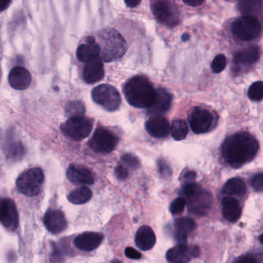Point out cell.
I'll return each instance as SVG.
<instances>
[{
	"label": "cell",
	"instance_id": "cell-3",
	"mask_svg": "<svg viewBox=\"0 0 263 263\" xmlns=\"http://www.w3.org/2000/svg\"><path fill=\"white\" fill-rule=\"evenodd\" d=\"M100 58L106 63L117 61L124 57L127 50V42L124 36L113 28L101 30L98 35Z\"/></svg>",
	"mask_w": 263,
	"mask_h": 263
},
{
	"label": "cell",
	"instance_id": "cell-7",
	"mask_svg": "<svg viewBox=\"0 0 263 263\" xmlns=\"http://www.w3.org/2000/svg\"><path fill=\"white\" fill-rule=\"evenodd\" d=\"M93 128L91 120L83 115L70 117L61 125V130L65 136L80 141L87 138Z\"/></svg>",
	"mask_w": 263,
	"mask_h": 263
},
{
	"label": "cell",
	"instance_id": "cell-1",
	"mask_svg": "<svg viewBox=\"0 0 263 263\" xmlns=\"http://www.w3.org/2000/svg\"><path fill=\"white\" fill-rule=\"evenodd\" d=\"M259 144L255 137L248 132H239L226 138L221 147L224 161L238 168L250 162L258 154Z\"/></svg>",
	"mask_w": 263,
	"mask_h": 263
},
{
	"label": "cell",
	"instance_id": "cell-18",
	"mask_svg": "<svg viewBox=\"0 0 263 263\" xmlns=\"http://www.w3.org/2000/svg\"><path fill=\"white\" fill-rule=\"evenodd\" d=\"M104 239V235L98 232H84L76 237L75 246L86 252H90L99 247Z\"/></svg>",
	"mask_w": 263,
	"mask_h": 263
},
{
	"label": "cell",
	"instance_id": "cell-2",
	"mask_svg": "<svg viewBox=\"0 0 263 263\" xmlns=\"http://www.w3.org/2000/svg\"><path fill=\"white\" fill-rule=\"evenodd\" d=\"M127 102L137 108H148L155 99L156 90L144 76H136L127 81L124 87Z\"/></svg>",
	"mask_w": 263,
	"mask_h": 263
},
{
	"label": "cell",
	"instance_id": "cell-4",
	"mask_svg": "<svg viewBox=\"0 0 263 263\" xmlns=\"http://www.w3.org/2000/svg\"><path fill=\"white\" fill-rule=\"evenodd\" d=\"M181 195L185 200L191 213L203 216L210 210L212 203V195L194 181L185 183L181 190Z\"/></svg>",
	"mask_w": 263,
	"mask_h": 263
},
{
	"label": "cell",
	"instance_id": "cell-19",
	"mask_svg": "<svg viewBox=\"0 0 263 263\" xmlns=\"http://www.w3.org/2000/svg\"><path fill=\"white\" fill-rule=\"evenodd\" d=\"M44 224L49 232L59 234L67 228V223L64 214L60 210H49L44 216Z\"/></svg>",
	"mask_w": 263,
	"mask_h": 263
},
{
	"label": "cell",
	"instance_id": "cell-5",
	"mask_svg": "<svg viewBox=\"0 0 263 263\" xmlns=\"http://www.w3.org/2000/svg\"><path fill=\"white\" fill-rule=\"evenodd\" d=\"M232 31L241 41H251L261 34V26L255 16L245 15L234 21Z\"/></svg>",
	"mask_w": 263,
	"mask_h": 263
},
{
	"label": "cell",
	"instance_id": "cell-44",
	"mask_svg": "<svg viewBox=\"0 0 263 263\" xmlns=\"http://www.w3.org/2000/svg\"><path fill=\"white\" fill-rule=\"evenodd\" d=\"M12 0H0V12L4 11L10 5Z\"/></svg>",
	"mask_w": 263,
	"mask_h": 263
},
{
	"label": "cell",
	"instance_id": "cell-41",
	"mask_svg": "<svg viewBox=\"0 0 263 263\" xmlns=\"http://www.w3.org/2000/svg\"><path fill=\"white\" fill-rule=\"evenodd\" d=\"M196 178V173L193 171H189L184 175V180L185 183L193 182Z\"/></svg>",
	"mask_w": 263,
	"mask_h": 263
},
{
	"label": "cell",
	"instance_id": "cell-21",
	"mask_svg": "<svg viewBox=\"0 0 263 263\" xmlns=\"http://www.w3.org/2000/svg\"><path fill=\"white\" fill-rule=\"evenodd\" d=\"M9 83L13 88L24 90L28 88L31 84L30 72L23 67H15L9 74Z\"/></svg>",
	"mask_w": 263,
	"mask_h": 263
},
{
	"label": "cell",
	"instance_id": "cell-17",
	"mask_svg": "<svg viewBox=\"0 0 263 263\" xmlns=\"http://www.w3.org/2000/svg\"><path fill=\"white\" fill-rule=\"evenodd\" d=\"M67 177L77 184L90 185L95 183V175L90 169L79 165H70L67 171Z\"/></svg>",
	"mask_w": 263,
	"mask_h": 263
},
{
	"label": "cell",
	"instance_id": "cell-37",
	"mask_svg": "<svg viewBox=\"0 0 263 263\" xmlns=\"http://www.w3.org/2000/svg\"><path fill=\"white\" fill-rule=\"evenodd\" d=\"M158 167L160 174L163 177H169L172 175V167L164 160H159L158 161Z\"/></svg>",
	"mask_w": 263,
	"mask_h": 263
},
{
	"label": "cell",
	"instance_id": "cell-43",
	"mask_svg": "<svg viewBox=\"0 0 263 263\" xmlns=\"http://www.w3.org/2000/svg\"><path fill=\"white\" fill-rule=\"evenodd\" d=\"M126 5L130 8L138 7L141 4V0H124Z\"/></svg>",
	"mask_w": 263,
	"mask_h": 263
},
{
	"label": "cell",
	"instance_id": "cell-40",
	"mask_svg": "<svg viewBox=\"0 0 263 263\" xmlns=\"http://www.w3.org/2000/svg\"><path fill=\"white\" fill-rule=\"evenodd\" d=\"M235 261H238V262L240 263H255L258 261V260L255 257L252 256V255H249L241 257V258L235 260Z\"/></svg>",
	"mask_w": 263,
	"mask_h": 263
},
{
	"label": "cell",
	"instance_id": "cell-25",
	"mask_svg": "<svg viewBox=\"0 0 263 263\" xmlns=\"http://www.w3.org/2000/svg\"><path fill=\"white\" fill-rule=\"evenodd\" d=\"M260 50L258 47H248L234 55V62L239 65L250 66L259 59Z\"/></svg>",
	"mask_w": 263,
	"mask_h": 263
},
{
	"label": "cell",
	"instance_id": "cell-28",
	"mask_svg": "<svg viewBox=\"0 0 263 263\" xmlns=\"http://www.w3.org/2000/svg\"><path fill=\"white\" fill-rule=\"evenodd\" d=\"M171 135L175 141H182L187 137L189 127L183 120H175L170 127Z\"/></svg>",
	"mask_w": 263,
	"mask_h": 263
},
{
	"label": "cell",
	"instance_id": "cell-13",
	"mask_svg": "<svg viewBox=\"0 0 263 263\" xmlns=\"http://www.w3.org/2000/svg\"><path fill=\"white\" fill-rule=\"evenodd\" d=\"M199 254L200 249L197 246L178 244L167 251L166 258L169 262H189L192 258H197Z\"/></svg>",
	"mask_w": 263,
	"mask_h": 263
},
{
	"label": "cell",
	"instance_id": "cell-6",
	"mask_svg": "<svg viewBox=\"0 0 263 263\" xmlns=\"http://www.w3.org/2000/svg\"><path fill=\"white\" fill-rule=\"evenodd\" d=\"M44 180V172L41 168L29 169L18 177L16 187L23 195L29 197L36 196L40 193Z\"/></svg>",
	"mask_w": 263,
	"mask_h": 263
},
{
	"label": "cell",
	"instance_id": "cell-26",
	"mask_svg": "<svg viewBox=\"0 0 263 263\" xmlns=\"http://www.w3.org/2000/svg\"><path fill=\"white\" fill-rule=\"evenodd\" d=\"M246 192V183L239 178H231L223 187V193L226 195L242 196Z\"/></svg>",
	"mask_w": 263,
	"mask_h": 263
},
{
	"label": "cell",
	"instance_id": "cell-42",
	"mask_svg": "<svg viewBox=\"0 0 263 263\" xmlns=\"http://www.w3.org/2000/svg\"><path fill=\"white\" fill-rule=\"evenodd\" d=\"M184 4H187V6L190 7H198L201 5L204 2V0H182Z\"/></svg>",
	"mask_w": 263,
	"mask_h": 263
},
{
	"label": "cell",
	"instance_id": "cell-27",
	"mask_svg": "<svg viewBox=\"0 0 263 263\" xmlns=\"http://www.w3.org/2000/svg\"><path fill=\"white\" fill-rule=\"evenodd\" d=\"M92 195L93 193L91 190L86 186H83L70 192L68 195V200L70 202L75 204H85L91 199Z\"/></svg>",
	"mask_w": 263,
	"mask_h": 263
},
{
	"label": "cell",
	"instance_id": "cell-8",
	"mask_svg": "<svg viewBox=\"0 0 263 263\" xmlns=\"http://www.w3.org/2000/svg\"><path fill=\"white\" fill-rule=\"evenodd\" d=\"M92 98L95 103L108 111H115L121 104L119 92L109 84H101L95 87L92 91Z\"/></svg>",
	"mask_w": 263,
	"mask_h": 263
},
{
	"label": "cell",
	"instance_id": "cell-31",
	"mask_svg": "<svg viewBox=\"0 0 263 263\" xmlns=\"http://www.w3.org/2000/svg\"><path fill=\"white\" fill-rule=\"evenodd\" d=\"M66 112L68 116H80L85 113V107L81 101H71L67 104Z\"/></svg>",
	"mask_w": 263,
	"mask_h": 263
},
{
	"label": "cell",
	"instance_id": "cell-29",
	"mask_svg": "<svg viewBox=\"0 0 263 263\" xmlns=\"http://www.w3.org/2000/svg\"><path fill=\"white\" fill-rule=\"evenodd\" d=\"M239 9L245 15L253 16L259 13L261 9V0H240Z\"/></svg>",
	"mask_w": 263,
	"mask_h": 263
},
{
	"label": "cell",
	"instance_id": "cell-36",
	"mask_svg": "<svg viewBox=\"0 0 263 263\" xmlns=\"http://www.w3.org/2000/svg\"><path fill=\"white\" fill-rule=\"evenodd\" d=\"M251 185L255 192H261L262 191V173L256 174L252 177Z\"/></svg>",
	"mask_w": 263,
	"mask_h": 263
},
{
	"label": "cell",
	"instance_id": "cell-23",
	"mask_svg": "<svg viewBox=\"0 0 263 263\" xmlns=\"http://www.w3.org/2000/svg\"><path fill=\"white\" fill-rule=\"evenodd\" d=\"M222 215L229 222H235L239 219L241 214V206L239 201L233 197H224L221 201Z\"/></svg>",
	"mask_w": 263,
	"mask_h": 263
},
{
	"label": "cell",
	"instance_id": "cell-20",
	"mask_svg": "<svg viewBox=\"0 0 263 263\" xmlns=\"http://www.w3.org/2000/svg\"><path fill=\"white\" fill-rule=\"evenodd\" d=\"M104 69L102 61L98 58L93 61L86 63L83 70V78L89 84H95L104 78Z\"/></svg>",
	"mask_w": 263,
	"mask_h": 263
},
{
	"label": "cell",
	"instance_id": "cell-14",
	"mask_svg": "<svg viewBox=\"0 0 263 263\" xmlns=\"http://www.w3.org/2000/svg\"><path fill=\"white\" fill-rule=\"evenodd\" d=\"M170 127L168 121L161 115H153L145 124L147 133L156 138L167 137L170 134Z\"/></svg>",
	"mask_w": 263,
	"mask_h": 263
},
{
	"label": "cell",
	"instance_id": "cell-11",
	"mask_svg": "<svg viewBox=\"0 0 263 263\" xmlns=\"http://www.w3.org/2000/svg\"><path fill=\"white\" fill-rule=\"evenodd\" d=\"M214 122V115L209 110L201 107H195L189 116L191 128L197 135L209 132L213 127Z\"/></svg>",
	"mask_w": 263,
	"mask_h": 263
},
{
	"label": "cell",
	"instance_id": "cell-9",
	"mask_svg": "<svg viewBox=\"0 0 263 263\" xmlns=\"http://www.w3.org/2000/svg\"><path fill=\"white\" fill-rule=\"evenodd\" d=\"M152 10L154 16L164 25L172 27L179 24V12L171 0H156L152 4Z\"/></svg>",
	"mask_w": 263,
	"mask_h": 263
},
{
	"label": "cell",
	"instance_id": "cell-10",
	"mask_svg": "<svg viewBox=\"0 0 263 263\" xmlns=\"http://www.w3.org/2000/svg\"><path fill=\"white\" fill-rule=\"evenodd\" d=\"M118 138L108 129L99 127L95 130L93 137L89 141L90 148L99 154H109L113 152L118 145Z\"/></svg>",
	"mask_w": 263,
	"mask_h": 263
},
{
	"label": "cell",
	"instance_id": "cell-32",
	"mask_svg": "<svg viewBox=\"0 0 263 263\" xmlns=\"http://www.w3.org/2000/svg\"><path fill=\"white\" fill-rule=\"evenodd\" d=\"M226 64H227V61L224 55H217L212 63V71L215 73H221L226 68Z\"/></svg>",
	"mask_w": 263,
	"mask_h": 263
},
{
	"label": "cell",
	"instance_id": "cell-39",
	"mask_svg": "<svg viewBox=\"0 0 263 263\" xmlns=\"http://www.w3.org/2000/svg\"><path fill=\"white\" fill-rule=\"evenodd\" d=\"M124 253L127 258H132V259L137 260L141 258V254L132 247L126 248Z\"/></svg>",
	"mask_w": 263,
	"mask_h": 263
},
{
	"label": "cell",
	"instance_id": "cell-16",
	"mask_svg": "<svg viewBox=\"0 0 263 263\" xmlns=\"http://www.w3.org/2000/svg\"><path fill=\"white\" fill-rule=\"evenodd\" d=\"M172 97L163 88L156 90V96L153 104L148 107L147 113L151 115H161L166 113L172 105Z\"/></svg>",
	"mask_w": 263,
	"mask_h": 263
},
{
	"label": "cell",
	"instance_id": "cell-34",
	"mask_svg": "<svg viewBox=\"0 0 263 263\" xmlns=\"http://www.w3.org/2000/svg\"><path fill=\"white\" fill-rule=\"evenodd\" d=\"M123 164L132 169H137L139 167L140 162L138 158L130 154H125L121 157Z\"/></svg>",
	"mask_w": 263,
	"mask_h": 263
},
{
	"label": "cell",
	"instance_id": "cell-24",
	"mask_svg": "<svg viewBox=\"0 0 263 263\" xmlns=\"http://www.w3.org/2000/svg\"><path fill=\"white\" fill-rule=\"evenodd\" d=\"M135 243L141 250L152 249L156 243V236L153 229L147 226H141L135 235Z\"/></svg>",
	"mask_w": 263,
	"mask_h": 263
},
{
	"label": "cell",
	"instance_id": "cell-15",
	"mask_svg": "<svg viewBox=\"0 0 263 263\" xmlns=\"http://www.w3.org/2000/svg\"><path fill=\"white\" fill-rule=\"evenodd\" d=\"M101 48L96 40L88 36L84 44H81L77 50V58L82 63L90 62L99 58Z\"/></svg>",
	"mask_w": 263,
	"mask_h": 263
},
{
	"label": "cell",
	"instance_id": "cell-38",
	"mask_svg": "<svg viewBox=\"0 0 263 263\" xmlns=\"http://www.w3.org/2000/svg\"><path fill=\"white\" fill-rule=\"evenodd\" d=\"M115 175L118 179L124 181L128 176V171L124 164H118L115 168Z\"/></svg>",
	"mask_w": 263,
	"mask_h": 263
},
{
	"label": "cell",
	"instance_id": "cell-12",
	"mask_svg": "<svg viewBox=\"0 0 263 263\" xmlns=\"http://www.w3.org/2000/svg\"><path fill=\"white\" fill-rule=\"evenodd\" d=\"M0 222L10 232L17 229L19 214L13 200L6 198L0 201Z\"/></svg>",
	"mask_w": 263,
	"mask_h": 263
},
{
	"label": "cell",
	"instance_id": "cell-35",
	"mask_svg": "<svg viewBox=\"0 0 263 263\" xmlns=\"http://www.w3.org/2000/svg\"><path fill=\"white\" fill-rule=\"evenodd\" d=\"M24 149L21 143H13L10 146V150L8 152L9 157L13 158H20L24 155Z\"/></svg>",
	"mask_w": 263,
	"mask_h": 263
},
{
	"label": "cell",
	"instance_id": "cell-33",
	"mask_svg": "<svg viewBox=\"0 0 263 263\" xmlns=\"http://www.w3.org/2000/svg\"><path fill=\"white\" fill-rule=\"evenodd\" d=\"M185 200L182 197L175 198L170 205V212L173 215H179L185 207Z\"/></svg>",
	"mask_w": 263,
	"mask_h": 263
},
{
	"label": "cell",
	"instance_id": "cell-22",
	"mask_svg": "<svg viewBox=\"0 0 263 263\" xmlns=\"http://www.w3.org/2000/svg\"><path fill=\"white\" fill-rule=\"evenodd\" d=\"M174 227V236L178 244H186L189 234L193 232L196 228V223L192 218L184 217L175 220Z\"/></svg>",
	"mask_w": 263,
	"mask_h": 263
},
{
	"label": "cell",
	"instance_id": "cell-30",
	"mask_svg": "<svg viewBox=\"0 0 263 263\" xmlns=\"http://www.w3.org/2000/svg\"><path fill=\"white\" fill-rule=\"evenodd\" d=\"M249 99L253 101H261L263 98V84L261 81L254 83L248 90Z\"/></svg>",
	"mask_w": 263,
	"mask_h": 263
},
{
	"label": "cell",
	"instance_id": "cell-45",
	"mask_svg": "<svg viewBox=\"0 0 263 263\" xmlns=\"http://www.w3.org/2000/svg\"><path fill=\"white\" fill-rule=\"evenodd\" d=\"M189 37H190V36H189V35L187 34V33H184V34H183L182 36H181L183 41H189Z\"/></svg>",
	"mask_w": 263,
	"mask_h": 263
}]
</instances>
